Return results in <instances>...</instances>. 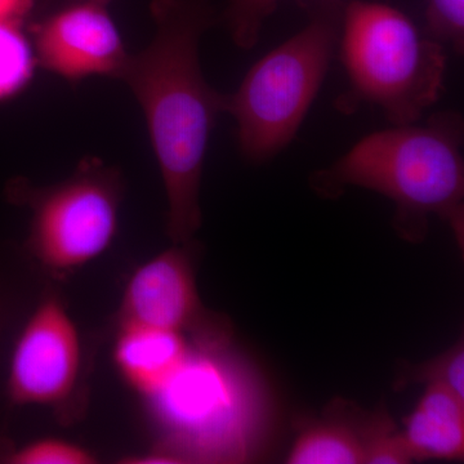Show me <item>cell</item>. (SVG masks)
Here are the masks:
<instances>
[{
    "label": "cell",
    "instance_id": "6da1fadb",
    "mask_svg": "<svg viewBox=\"0 0 464 464\" xmlns=\"http://www.w3.org/2000/svg\"><path fill=\"white\" fill-rule=\"evenodd\" d=\"M155 35L148 48L128 57L119 78L142 106L163 176L167 232L174 244L188 243L201 226L204 159L226 94L201 72V35L215 21L210 0H154Z\"/></svg>",
    "mask_w": 464,
    "mask_h": 464
},
{
    "label": "cell",
    "instance_id": "7a4b0ae2",
    "mask_svg": "<svg viewBox=\"0 0 464 464\" xmlns=\"http://www.w3.org/2000/svg\"><path fill=\"white\" fill-rule=\"evenodd\" d=\"M463 118L436 112L422 125H392L369 134L331 167L310 179L313 190L337 199L350 186L384 195L395 204L393 227L402 239H426L440 217L464 246Z\"/></svg>",
    "mask_w": 464,
    "mask_h": 464
},
{
    "label": "cell",
    "instance_id": "3957f363",
    "mask_svg": "<svg viewBox=\"0 0 464 464\" xmlns=\"http://www.w3.org/2000/svg\"><path fill=\"white\" fill-rule=\"evenodd\" d=\"M341 58L348 90L335 108L375 106L392 125L417 123L444 90V44L420 32L399 9L353 0L342 14Z\"/></svg>",
    "mask_w": 464,
    "mask_h": 464
},
{
    "label": "cell",
    "instance_id": "277c9868",
    "mask_svg": "<svg viewBox=\"0 0 464 464\" xmlns=\"http://www.w3.org/2000/svg\"><path fill=\"white\" fill-rule=\"evenodd\" d=\"M231 341L191 342L182 364L145 396L179 463L240 462L261 423L255 383L230 353Z\"/></svg>",
    "mask_w": 464,
    "mask_h": 464
},
{
    "label": "cell",
    "instance_id": "5b68a950",
    "mask_svg": "<svg viewBox=\"0 0 464 464\" xmlns=\"http://www.w3.org/2000/svg\"><path fill=\"white\" fill-rule=\"evenodd\" d=\"M346 3L310 2L301 32L252 66L225 112L237 124L243 157L265 163L292 142L322 87L340 42Z\"/></svg>",
    "mask_w": 464,
    "mask_h": 464
},
{
    "label": "cell",
    "instance_id": "8992f818",
    "mask_svg": "<svg viewBox=\"0 0 464 464\" xmlns=\"http://www.w3.org/2000/svg\"><path fill=\"white\" fill-rule=\"evenodd\" d=\"M9 194L32 209L27 249L51 273H72L99 258L118 231L121 177L97 160H84L53 188L33 190L18 182Z\"/></svg>",
    "mask_w": 464,
    "mask_h": 464
},
{
    "label": "cell",
    "instance_id": "52a82bcc",
    "mask_svg": "<svg viewBox=\"0 0 464 464\" xmlns=\"http://www.w3.org/2000/svg\"><path fill=\"white\" fill-rule=\"evenodd\" d=\"M191 243L176 244L134 271L119 308V326L181 333L191 342L231 340L230 324L201 304Z\"/></svg>",
    "mask_w": 464,
    "mask_h": 464
},
{
    "label": "cell",
    "instance_id": "ba28073f",
    "mask_svg": "<svg viewBox=\"0 0 464 464\" xmlns=\"http://www.w3.org/2000/svg\"><path fill=\"white\" fill-rule=\"evenodd\" d=\"M81 340L56 295L43 299L12 353L8 395L16 405H56L72 396L81 369Z\"/></svg>",
    "mask_w": 464,
    "mask_h": 464
},
{
    "label": "cell",
    "instance_id": "9c48e42d",
    "mask_svg": "<svg viewBox=\"0 0 464 464\" xmlns=\"http://www.w3.org/2000/svg\"><path fill=\"white\" fill-rule=\"evenodd\" d=\"M105 7L83 0L36 27L35 50L42 65L69 81L91 75L119 78L130 54Z\"/></svg>",
    "mask_w": 464,
    "mask_h": 464
},
{
    "label": "cell",
    "instance_id": "30bf717a",
    "mask_svg": "<svg viewBox=\"0 0 464 464\" xmlns=\"http://www.w3.org/2000/svg\"><path fill=\"white\" fill-rule=\"evenodd\" d=\"M395 429L384 409L362 413L347 402H335L328 417L308 424L290 449V464H362L384 433Z\"/></svg>",
    "mask_w": 464,
    "mask_h": 464
},
{
    "label": "cell",
    "instance_id": "8fae6325",
    "mask_svg": "<svg viewBox=\"0 0 464 464\" xmlns=\"http://www.w3.org/2000/svg\"><path fill=\"white\" fill-rule=\"evenodd\" d=\"M114 360L119 373L143 396L158 390L188 355L190 343L181 333L119 326Z\"/></svg>",
    "mask_w": 464,
    "mask_h": 464
},
{
    "label": "cell",
    "instance_id": "7c38bea8",
    "mask_svg": "<svg viewBox=\"0 0 464 464\" xmlns=\"http://www.w3.org/2000/svg\"><path fill=\"white\" fill-rule=\"evenodd\" d=\"M415 459H463L464 400L438 386H426L401 431Z\"/></svg>",
    "mask_w": 464,
    "mask_h": 464
},
{
    "label": "cell",
    "instance_id": "4fadbf2b",
    "mask_svg": "<svg viewBox=\"0 0 464 464\" xmlns=\"http://www.w3.org/2000/svg\"><path fill=\"white\" fill-rule=\"evenodd\" d=\"M417 383L442 387L453 392L457 398L464 400L463 338L432 359L420 364L401 366L393 386L399 390Z\"/></svg>",
    "mask_w": 464,
    "mask_h": 464
},
{
    "label": "cell",
    "instance_id": "5bb4252c",
    "mask_svg": "<svg viewBox=\"0 0 464 464\" xmlns=\"http://www.w3.org/2000/svg\"><path fill=\"white\" fill-rule=\"evenodd\" d=\"M18 25L0 21V100L14 96L33 75V50Z\"/></svg>",
    "mask_w": 464,
    "mask_h": 464
},
{
    "label": "cell",
    "instance_id": "9a60e30c",
    "mask_svg": "<svg viewBox=\"0 0 464 464\" xmlns=\"http://www.w3.org/2000/svg\"><path fill=\"white\" fill-rule=\"evenodd\" d=\"M282 0H230L224 20L232 41L243 50L255 47L266 20L276 11ZM320 3H347L346 0H310Z\"/></svg>",
    "mask_w": 464,
    "mask_h": 464
},
{
    "label": "cell",
    "instance_id": "2e32d148",
    "mask_svg": "<svg viewBox=\"0 0 464 464\" xmlns=\"http://www.w3.org/2000/svg\"><path fill=\"white\" fill-rule=\"evenodd\" d=\"M14 464H92L96 458L87 449L58 439H42L18 448L7 457Z\"/></svg>",
    "mask_w": 464,
    "mask_h": 464
},
{
    "label": "cell",
    "instance_id": "e0dca14e",
    "mask_svg": "<svg viewBox=\"0 0 464 464\" xmlns=\"http://www.w3.org/2000/svg\"><path fill=\"white\" fill-rule=\"evenodd\" d=\"M427 35L463 54L464 0H429Z\"/></svg>",
    "mask_w": 464,
    "mask_h": 464
},
{
    "label": "cell",
    "instance_id": "ac0fdd59",
    "mask_svg": "<svg viewBox=\"0 0 464 464\" xmlns=\"http://www.w3.org/2000/svg\"><path fill=\"white\" fill-rule=\"evenodd\" d=\"M33 7V0H0V21L20 23Z\"/></svg>",
    "mask_w": 464,
    "mask_h": 464
},
{
    "label": "cell",
    "instance_id": "d6986e66",
    "mask_svg": "<svg viewBox=\"0 0 464 464\" xmlns=\"http://www.w3.org/2000/svg\"><path fill=\"white\" fill-rule=\"evenodd\" d=\"M92 2L100 3V5H109L111 0H92Z\"/></svg>",
    "mask_w": 464,
    "mask_h": 464
}]
</instances>
